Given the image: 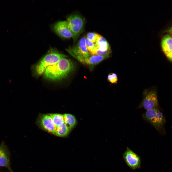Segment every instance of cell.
Returning <instances> with one entry per match:
<instances>
[{
    "label": "cell",
    "mask_w": 172,
    "mask_h": 172,
    "mask_svg": "<svg viewBox=\"0 0 172 172\" xmlns=\"http://www.w3.org/2000/svg\"><path fill=\"white\" fill-rule=\"evenodd\" d=\"M65 58H62L58 63L48 67L43 73L46 79L57 80L66 77L73 70V64L71 61Z\"/></svg>",
    "instance_id": "obj_1"
},
{
    "label": "cell",
    "mask_w": 172,
    "mask_h": 172,
    "mask_svg": "<svg viewBox=\"0 0 172 172\" xmlns=\"http://www.w3.org/2000/svg\"><path fill=\"white\" fill-rule=\"evenodd\" d=\"M66 57L55 49L51 48L36 66L35 70L37 74L41 75L44 73L48 67L56 64L61 59Z\"/></svg>",
    "instance_id": "obj_2"
},
{
    "label": "cell",
    "mask_w": 172,
    "mask_h": 172,
    "mask_svg": "<svg viewBox=\"0 0 172 172\" xmlns=\"http://www.w3.org/2000/svg\"><path fill=\"white\" fill-rule=\"evenodd\" d=\"M66 21L68 27L74 35L73 39L75 41L84 30L85 19L80 15L73 14L68 16Z\"/></svg>",
    "instance_id": "obj_3"
},
{
    "label": "cell",
    "mask_w": 172,
    "mask_h": 172,
    "mask_svg": "<svg viewBox=\"0 0 172 172\" xmlns=\"http://www.w3.org/2000/svg\"><path fill=\"white\" fill-rule=\"evenodd\" d=\"M143 118L150 123L158 131H161L165 122L162 113L157 107L147 110L143 115Z\"/></svg>",
    "instance_id": "obj_4"
},
{
    "label": "cell",
    "mask_w": 172,
    "mask_h": 172,
    "mask_svg": "<svg viewBox=\"0 0 172 172\" xmlns=\"http://www.w3.org/2000/svg\"><path fill=\"white\" fill-rule=\"evenodd\" d=\"M86 39L85 37H82L76 45L66 49L69 54L81 63L90 56L86 46Z\"/></svg>",
    "instance_id": "obj_5"
},
{
    "label": "cell",
    "mask_w": 172,
    "mask_h": 172,
    "mask_svg": "<svg viewBox=\"0 0 172 172\" xmlns=\"http://www.w3.org/2000/svg\"><path fill=\"white\" fill-rule=\"evenodd\" d=\"M123 158L127 166L131 169L134 170L140 168V157L129 148H127L123 154Z\"/></svg>",
    "instance_id": "obj_6"
},
{
    "label": "cell",
    "mask_w": 172,
    "mask_h": 172,
    "mask_svg": "<svg viewBox=\"0 0 172 172\" xmlns=\"http://www.w3.org/2000/svg\"><path fill=\"white\" fill-rule=\"evenodd\" d=\"M158 103L156 92L151 91L145 94L139 107L143 108L147 110L157 108Z\"/></svg>",
    "instance_id": "obj_7"
},
{
    "label": "cell",
    "mask_w": 172,
    "mask_h": 172,
    "mask_svg": "<svg viewBox=\"0 0 172 172\" xmlns=\"http://www.w3.org/2000/svg\"><path fill=\"white\" fill-rule=\"evenodd\" d=\"M53 28L60 37L65 39L72 38L74 39V35L68 27L66 21L57 22L54 24Z\"/></svg>",
    "instance_id": "obj_8"
},
{
    "label": "cell",
    "mask_w": 172,
    "mask_h": 172,
    "mask_svg": "<svg viewBox=\"0 0 172 172\" xmlns=\"http://www.w3.org/2000/svg\"><path fill=\"white\" fill-rule=\"evenodd\" d=\"M38 120L39 124L42 128L54 134L56 128L52 118L49 114L41 115Z\"/></svg>",
    "instance_id": "obj_9"
},
{
    "label": "cell",
    "mask_w": 172,
    "mask_h": 172,
    "mask_svg": "<svg viewBox=\"0 0 172 172\" xmlns=\"http://www.w3.org/2000/svg\"><path fill=\"white\" fill-rule=\"evenodd\" d=\"M98 50L95 55H110L111 51L109 44L106 39L101 36L95 43Z\"/></svg>",
    "instance_id": "obj_10"
},
{
    "label": "cell",
    "mask_w": 172,
    "mask_h": 172,
    "mask_svg": "<svg viewBox=\"0 0 172 172\" xmlns=\"http://www.w3.org/2000/svg\"><path fill=\"white\" fill-rule=\"evenodd\" d=\"M162 50L166 55L172 51V36L166 34L162 37L161 42Z\"/></svg>",
    "instance_id": "obj_11"
},
{
    "label": "cell",
    "mask_w": 172,
    "mask_h": 172,
    "mask_svg": "<svg viewBox=\"0 0 172 172\" xmlns=\"http://www.w3.org/2000/svg\"><path fill=\"white\" fill-rule=\"evenodd\" d=\"M109 55H92L87 58L83 60L82 63L90 66H94L108 58Z\"/></svg>",
    "instance_id": "obj_12"
},
{
    "label": "cell",
    "mask_w": 172,
    "mask_h": 172,
    "mask_svg": "<svg viewBox=\"0 0 172 172\" xmlns=\"http://www.w3.org/2000/svg\"><path fill=\"white\" fill-rule=\"evenodd\" d=\"M8 155L3 145H0V166L9 168V161Z\"/></svg>",
    "instance_id": "obj_13"
},
{
    "label": "cell",
    "mask_w": 172,
    "mask_h": 172,
    "mask_svg": "<svg viewBox=\"0 0 172 172\" xmlns=\"http://www.w3.org/2000/svg\"><path fill=\"white\" fill-rule=\"evenodd\" d=\"M63 117L64 123L70 130L76 124V121L75 118L72 115L68 113L64 114Z\"/></svg>",
    "instance_id": "obj_14"
},
{
    "label": "cell",
    "mask_w": 172,
    "mask_h": 172,
    "mask_svg": "<svg viewBox=\"0 0 172 172\" xmlns=\"http://www.w3.org/2000/svg\"><path fill=\"white\" fill-rule=\"evenodd\" d=\"M70 130L64 123L62 124L56 128L54 134L59 137H65L68 135Z\"/></svg>",
    "instance_id": "obj_15"
},
{
    "label": "cell",
    "mask_w": 172,
    "mask_h": 172,
    "mask_svg": "<svg viewBox=\"0 0 172 172\" xmlns=\"http://www.w3.org/2000/svg\"><path fill=\"white\" fill-rule=\"evenodd\" d=\"M49 115L52 118L55 128L64 123L62 114L59 113H50Z\"/></svg>",
    "instance_id": "obj_16"
},
{
    "label": "cell",
    "mask_w": 172,
    "mask_h": 172,
    "mask_svg": "<svg viewBox=\"0 0 172 172\" xmlns=\"http://www.w3.org/2000/svg\"><path fill=\"white\" fill-rule=\"evenodd\" d=\"M86 45L89 52L91 55H95L98 50L96 44L86 38Z\"/></svg>",
    "instance_id": "obj_17"
},
{
    "label": "cell",
    "mask_w": 172,
    "mask_h": 172,
    "mask_svg": "<svg viewBox=\"0 0 172 172\" xmlns=\"http://www.w3.org/2000/svg\"><path fill=\"white\" fill-rule=\"evenodd\" d=\"M101 36L99 34L95 32H89L87 34L86 38L95 43Z\"/></svg>",
    "instance_id": "obj_18"
},
{
    "label": "cell",
    "mask_w": 172,
    "mask_h": 172,
    "mask_svg": "<svg viewBox=\"0 0 172 172\" xmlns=\"http://www.w3.org/2000/svg\"><path fill=\"white\" fill-rule=\"evenodd\" d=\"M107 80L111 84H116L118 81L117 75L113 73H109L107 77Z\"/></svg>",
    "instance_id": "obj_19"
},
{
    "label": "cell",
    "mask_w": 172,
    "mask_h": 172,
    "mask_svg": "<svg viewBox=\"0 0 172 172\" xmlns=\"http://www.w3.org/2000/svg\"><path fill=\"white\" fill-rule=\"evenodd\" d=\"M166 55L168 59L172 62V51Z\"/></svg>",
    "instance_id": "obj_20"
},
{
    "label": "cell",
    "mask_w": 172,
    "mask_h": 172,
    "mask_svg": "<svg viewBox=\"0 0 172 172\" xmlns=\"http://www.w3.org/2000/svg\"><path fill=\"white\" fill-rule=\"evenodd\" d=\"M165 32L171 34L172 36V26L168 28L166 30Z\"/></svg>",
    "instance_id": "obj_21"
}]
</instances>
